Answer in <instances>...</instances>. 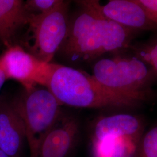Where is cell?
Listing matches in <instances>:
<instances>
[{"instance_id":"8fae6325","label":"cell","mask_w":157,"mask_h":157,"mask_svg":"<svg viewBox=\"0 0 157 157\" xmlns=\"http://www.w3.org/2000/svg\"><path fill=\"white\" fill-rule=\"evenodd\" d=\"M31 17L25 1L0 0V42L7 48L15 45L17 35L28 26Z\"/></svg>"},{"instance_id":"4fadbf2b","label":"cell","mask_w":157,"mask_h":157,"mask_svg":"<svg viewBox=\"0 0 157 157\" xmlns=\"http://www.w3.org/2000/svg\"><path fill=\"white\" fill-rule=\"evenodd\" d=\"M136 57L149 65L157 74V40L132 48Z\"/></svg>"},{"instance_id":"2e32d148","label":"cell","mask_w":157,"mask_h":157,"mask_svg":"<svg viewBox=\"0 0 157 157\" xmlns=\"http://www.w3.org/2000/svg\"><path fill=\"white\" fill-rule=\"evenodd\" d=\"M6 80H7V78L6 76V73L0 66V90L2 87Z\"/></svg>"},{"instance_id":"5bb4252c","label":"cell","mask_w":157,"mask_h":157,"mask_svg":"<svg viewBox=\"0 0 157 157\" xmlns=\"http://www.w3.org/2000/svg\"><path fill=\"white\" fill-rule=\"evenodd\" d=\"M62 0H29L25 2L29 11L33 15L46 14L62 4Z\"/></svg>"},{"instance_id":"30bf717a","label":"cell","mask_w":157,"mask_h":157,"mask_svg":"<svg viewBox=\"0 0 157 157\" xmlns=\"http://www.w3.org/2000/svg\"><path fill=\"white\" fill-rule=\"evenodd\" d=\"M26 141L22 119L11 102L0 97V150L10 157H21Z\"/></svg>"},{"instance_id":"277c9868","label":"cell","mask_w":157,"mask_h":157,"mask_svg":"<svg viewBox=\"0 0 157 157\" xmlns=\"http://www.w3.org/2000/svg\"><path fill=\"white\" fill-rule=\"evenodd\" d=\"M93 77L109 90L137 94L151 92L157 74L146 63L135 58H105L96 62Z\"/></svg>"},{"instance_id":"e0dca14e","label":"cell","mask_w":157,"mask_h":157,"mask_svg":"<svg viewBox=\"0 0 157 157\" xmlns=\"http://www.w3.org/2000/svg\"><path fill=\"white\" fill-rule=\"evenodd\" d=\"M0 157H10L9 155H8L6 154L4 152L2 151V150H0Z\"/></svg>"},{"instance_id":"8992f818","label":"cell","mask_w":157,"mask_h":157,"mask_svg":"<svg viewBox=\"0 0 157 157\" xmlns=\"http://www.w3.org/2000/svg\"><path fill=\"white\" fill-rule=\"evenodd\" d=\"M79 4L95 10L102 16L133 31L157 30V25L148 17L135 0H111L101 5L98 1H78Z\"/></svg>"},{"instance_id":"52a82bcc","label":"cell","mask_w":157,"mask_h":157,"mask_svg":"<svg viewBox=\"0 0 157 157\" xmlns=\"http://www.w3.org/2000/svg\"><path fill=\"white\" fill-rule=\"evenodd\" d=\"M45 65L17 44L7 48L0 58V66L7 79L16 80L26 90L33 89L39 83Z\"/></svg>"},{"instance_id":"3957f363","label":"cell","mask_w":157,"mask_h":157,"mask_svg":"<svg viewBox=\"0 0 157 157\" xmlns=\"http://www.w3.org/2000/svg\"><path fill=\"white\" fill-rule=\"evenodd\" d=\"M25 126L30 157H37L40 145L62 115L61 104L47 89L25 90L11 101Z\"/></svg>"},{"instance_id":"ba28073f","label":"cell","mask_w":157,"mask_h":157,"mask_svg":"<svg viewBox=\"0 0 157 157\" xmlns=\"http://www.w3.org/2000/svg\"><path fill=\"white\" fill-rule=\"evenodd\" d=\"M144 123L138 117L118 114L100 119L93 130V143L106 140H123L137 146L143 135Z\"/></svg>"},{"instance_id":"5b68a950","label":"cell","mask_w":157,"mask_h":157,"mask_svg":"<svg viewBox=\"0 0 157 157\" xmlns=\"http://www.w3.org/2000/svg\"><path fill=\"white\" fill-rule=\"evenodd\" d=\"M69 2L63 1L53 11L33 15L28 25L25 40L28 52L40 61L50 63L67 36Z\"/></svg>"},{"instance_id":"6da1fadb","label":"cell","mask_w":157,"mask_h":157,"mask_svg":"<svg viewBox=\"0 0 157 157\" xmlns=\"http://www.w3.org/2000/svg\"><path fill=\"white\" fill-rule=\"evenodd\" d=\"M39 84L44 86L61 104L78 108H133L151 97V92L131 94L109 90L93 76L72 67L48 63Z\"/></svg>"},{"instance_id":"9a60e30c","label":"cell","mask_w":157,"mask_h":157,"mask_svg":"<svg viewBox=\"0 0 157 157\" xmlns=\"http://www.w3.org/2000/svg\"><path fill=\"white\" fill-rule=\"evenodd\" d=\"M146 12L148 17L157 25V0H135Z\"/></svg>"},{"instance_id":"9c48e42d","label":"cell","mask_w":157,"mask_h":157,"mask_svg":"<svg viewBox=\"0 0 157 157\" xmlns=\"http://www.w3.org/2000/svg\"><path fill=\"white\" fill-rule=\"evenodd\" d=\"M78 126L77 121L63 116L43 139L37 157H67L76 144Z\"/></svg>"},{"instance_id":"7c38bea8","label":"cell","mask_w":157,"mask_h":157,"mask_svg":"<svg viewBox=\"0 0 157 157\" xmlns=\"http://www.w3.org/2000/svg\"><path fill=\"white\" fill-rule=\"evenodd\" d=\"M134 155L135 157H157V125L143 135Z\"/></svg>"},{"instance_id":"7a4b0ae2","label":"cell","mask_w":157,"mask_h":157,"mask_svg":"<svg viewBox=\"0 0 157 157\" xmlns=\"http://www.w3.org/2000/svg\"><path fill=\"white\" fill-rule=\"evenodd\" d=\"M78 4L82 10L69 23L67 36L59 50L64 56L71 61H90L129 45L135 31Z\"/></svg>"}]
</instances>
